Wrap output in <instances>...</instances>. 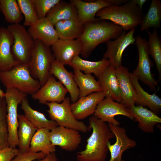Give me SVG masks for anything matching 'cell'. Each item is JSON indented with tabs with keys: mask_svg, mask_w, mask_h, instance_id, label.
Instances as JSON below:
<instances>
[{
	"mask_svg": "<svg viewBox=\"0 0 161 161\" xmlns=\"http://www.w3.org/2000/svg\"><path fill=\"white\" fill-rule=\"evenodd\" d=\"M138 55L137 66L132 73L138 80L148 86L152 91H156L158 83L151 71L152 63L149 57L148 41L138 35L135 38Z\"/></svg>",
	"mask_w": 161,
	"mask_h": 161,
	"instance_id": "cell-9",
	"label": "cell"
},
{
	"mask_svg": "<svg viewBox=\"0 0 161 161\" xmlns=\"http://www.w3.org/2000/svg\"><path fill=\"white\" fill-rule=\"evenodd\" d=\"M127 0H97L86 1L81 0H71L70 1L75 7L78 13V19L81 24L96 21L95 16L97 12L102 9L109 6L120 5Z\"/></svg>",
	"mask_w": 161,
	"mask_h": 161,
	"instance_id": "cell-10",
	"label": "cell"
},
{
	"mask_svg": "<svg viewBox=\"0 0 161 161\" xmlns=\"http://www.w3.org/2000/svg\"><path fill=\"white\" fill-rule=\"evenodd\" d=\"M67 92L68 91L61 82L50 75L45 84L31 97L42 104L48 102L61 103Z\"/></svg>",
	"mask_w": 161,
	"mask_h": 161,
	"instance_id": "cell-12",
	"label": "cell"
},
{
	"mask_svg": "<svg viewBox=\"0 0 161 161\" xmlns=\"http://www.w3.org/2000/svg\"><path fill=\"white\" fill-rule=\"evenodd\" d=\"M49 136L53 145L59 146L63 150L69 151L76 150L82 140L79 131L59 126L50 131Z\"/></svg>",
	"mask_w": 161,
	"mask_h": 161,
	"instance_id": "cell-14",
	"label": "cell"
},
{
	"mask_svg": "<svg viewBox=\"0 0 161 161\" xmlns=\"http://www.w3.org/2000/svg\"><path fill=\"white\" fill-rule=\"evenodd\" d=\"M21 11L24 18V25L30 27L39 19L33 0H17Z\"/></svg>",
	"mask_w": 161,
	"mask_h": 161,
	"instance_id": "cell-36",
	"label": "cell"
},
{
	"mask_svg": "<svg viewBox=\"0 0 161 161\" xmlns=\"http://www.w3.org/2000/svg\"><path fill=\"white\" fill-rule=\"evenodd\" d=\"M59 39H77L82 33L84 25L78 19L59 21L54 25Z\"/></svg>",
	"mask_w": 161,
	"mask_h": 161,
	"instance_id": "cell-29",
	"label": "cell"
},
{
	"mask_svg": "<svg viewBox=\"0 0 161 161\" xmlns=\"http://www.w3.org/2000/svg\"><path fill=\"white\" fill-rule=\"evenodd\" d=\"M105 97L104 92L100 91L79 97L76 102L71 104L75 118L79 120H83L94 114L98 104Z\"/></svg>",
	"mask_w": 161,
	"mask_h": 161,
	"instance_id": "cell-17",
	"label": "cell"
},
{
	"mask_svg": "<svg viewBox=\"0 0 161 161\" xmlns=\"http://www.w3.org/2000/svg\"><path fill=\"white\" fill-rule=\"evenodd\" d=\"M73 69L74 79L79 91V98L102 91L98 81L91 74L83 73L80 70Z\"/></svg>",
	"mask_w": 161,
	"mask_h": 161,
	"instance_id": "cell-30",
	"label": "cell"
},
{
	"mask_svg": "<svg viewBox=\"0 0 161 161\" xmlns=\"http://www.w3.org/2000/svg\"><path fill=\"white\" fill-rule=\"evenodd\" d=\"M122 103L126 108L135 105V92L128 69L123 66L115 68Z\"/></svg>",
	"mask_w": 161,
	"mask_h": 161,
	"instance_id": "cell-22",
	"label": "cell"
},
{
	"mask_svg": "<svg viewBox=\"0 0 161 161\" xmlns=\"http://www.w3.org/2000/svg\"><path fill=\"white\" fill-rule=\"evenodd\" d=\"M33 161H58V159L55 152H54L47 154L43 159Z\"/></svg>",
	"mask_w": 161,
	"mask_h": 161,
	"instance_id": "cell-40",
	"label": "cell"
},
{
	"mask_svg": "<svg viewBox=\"0 0 161 161\" xmlns=\"http://www.w3.org/2000/svg\"><path fill=\"white\" fill-rule=\"evenodd\" d=\"M135 29H133L127 33L123 31L115 40L106 42L107 48L103 58L107 59L112 66L116 68L122 65L123 52L130 45L135 44Z\"/></svg>",
	"mask_w": 161,
	"mask_h": 161,
	"instance_id": "cell-11",
	"label": "cell"
},
{
	"mask_svg": "<svg viewBox=\"0 0 161 161\" xmlns=\"http://www.w3.org/2000/svg\"><path fill=\"white\" fill-rule=\"evenodd\" d=\"M126 109L138 122V128L145 132H153L154 126L161 123V118L157 114L145 107L134 105Z\"/></svg>",
	"mask_w": 161,
	"mask_h": 161,
	"instance_id": "cell-23",
	"label": "cell"
},
{
	"mask_svg": "<svg viewBox=\"0 0 161 161\" xmlns=\"http://www.w3.org/2000/svg\"><path fill=\"white\" fill-rule=\"evenodd\" d=\"M92 133L87 140L85 149L77 153L78 161H106L109 151L107 144L114 138L108 125L94 115L89 119Z\"/></svg>",
	"mask_w": 161,
	"mask_h": 161,
	"instance_id": "cell-1",
	"label": "cell"
},
{
	"mask_svg": "<svg viewBox=\"0 0 161 161\" xmlns=\"http://www.w3.org/2000/svg\"><path fill=\"white\" fill-rule=\"evenodd\" d=\"M47 155L41 152L33 153L30 151L26 152H19L11 161H33L43 159Z\"/></svg>",
	"mask_w": 161,
	"mask_h": 161,
	"instance_id": "cell-38",
	"label": "cell"
},
{
	"mask_svg": "<svg viewBox=\"0 0 161 161\" xmlns=\"http://www.w3.org/2000/svg\"><path fill=\"white\" fill-rule=\"evenodd\" d=\"M161 21V3L159 0H152L148 10L140 23V31L151 28H160Z\"/></svg>",
	"mask_w": 161,
	"mask_h": 161,
	"instance_id": "cell-32",
	"label": "cell"
},
{
	"mask_svg": "<svg viewBox=\"0 0 161 161\" xmlns=\"http://www.w3.org/2000/svg\"><path fill=\"white\" fill-rule=\"evenodd\" d=\"M21 104V108L24 115L37 129H47L51 130L58 126L54 121L47 119L44 114L32 109L27 97L22 100Z\"/></svg>",
	"mask_w": 161,
	"mask_h": 161,
	"instance_id": "cell-27",
	"label": "cell"
},
{
	"mask_svg": "<svg viewBox=\"0 0 161 161\" xmlns=\"http://www.w3.org/2000/svg\"><path fill=\"white\" fill-rule=\"evenodd\" d=\"M5 98L7 107V122L9 146L16 148L18 145V107L27 95L14 88H7Z\"/></svg>",
	"mask_w": 161,
	"mask_h": 161,
	"instance_id": "cell-7",
	"label": "cell"
},
{
	"mask_svg": "<svg viewBox=\"0 0 161 161\" xmlns=\"http://www.w3.org/2000/svg\"><path fill=\"white\" fill-rule=\"evenodd\" d=\"M5 94L0 88V96L1 97H5Z\"/></svg>",
	"mask_w": 161,
	"mask_h": 161,
	"instance_id": "cell-42",
	"label": "cell"
},
{
	"mask_svg": "<svg viewBox=\"0 0 161 161\" xmlns=\"http://www.w3.org/2000/svg\"><path fill=\"white\" fill-rule=\"evenodd\" d=\"M0 10L9 23L18 24L22 20V14L16 0H0Z\"/></svg>",
	"mask_w": 161,
	"mask_h": 161,
	"instance_id": "cell-33",
	"label": "cell"
},
{
	"mask_svg": "<svg viewBox=\"0 0 161 161\" xmlns=\"http://www.w3.org/2000/svg\"><path fill=\"white\" fill-rule=\"evenodd\" d=\"M55 59L50 46L40 41L34 40L30 58L27 64L31 75L39 81L41 86L50 75L51 64Z\"/></svg>",
	"mask_w": 161,
	"mask_h": 161,
	"instance_id": "cell-5",
	"label": "cell"
},
{
	"mask_svg": "<svg viewBox=\"0 0 161 161\" xmlns=\"http://www.w3.org/2000/svg\"><path fill=\"white\" fill-rule=\"evenodd\" d=\"M50 75L57 78L69 93L71 101L76 102L79 98V91L75 81L73 74L68 71L64 65L55 59L50 69Z\"/></svg>",
	"mask_w": 161,
	"mask_h": 161,
	"instance_id": "cell-19",
	"label": "cell"
},
{
	"mask_svg": "<svg viewBox=\"0 0 161 161\" xmlns=\"http://www.w3.org/2000/svg\"><path fill=\"white\" fill-rule=\"evenodd\" d=\"M7 107L4 97L0 96V149L9 146Z\"/></svg>",
	"mask_w": 161,
	"mask_h": 161,
	"instance_id": "cell-35",
	"label": "cell"
},
{
	"mask_svg": "<svg viewBox=\"0 0 161 161\" xmlns=\"http://www.w3.org/2000/svg\"><path fill=\"white\" fill-rule=\"evenodd\" d=\"M110 64L109 61L104 58L99 61H93L83 59L77 55L69 65L73 69L84 72L85 74H94L98 78Z\"/></svg>",
	"mask_w": 161,
	"mask_h": 161,
	"instance_id": "cell-28",
	"label": "cell"
},
{
	"mask_svg": "<svg viewBox=\"0 0 161 161\" xmlns=\"http://www.w3.org/2000/svg\"><path fill=\"white\" fill-rule=\"evenodd\" d=\"M131 80L135 92V104L143 107H147L157 114L161 112V99L155 93L149 94L140 84L138 80L132 73H130Z\"/></svg>",
	"mask_w": 161,
	"mask_h": 161,
	"instance_id": "cell-24",
	"label": "cell"
},
{
	"mask_svg": "<svg viewBox=\"0 0 161 161\" xmlns=\"http://www.w3.org/2000/svg\"><path fill=\"white\" fill-rule=\"evenodd\" d=\"M50 131L47 129L37 130L31 141L30 151L41 152L47 155L55 152V146L52 145L49 138Z\"/></svg>",
	"mask_w": 161,
	"mask_h": 161,
	"instance_id": "cell-31",
	"label": "cell"
},
{
	"mask_svg": "<svg viewBox=\"0 0 161 161\" xmlns=\"http://www.w3.org/2000/svg\"><path fill=\"white\" fill-rule=\"evenodd\" d=\"M70 98L66 97L61 103L48 102L47 110L51 120L58 126L76 130L83 133L90 129L83 122L77 120L74 115L71 108Z\"/></svg>",
	"mask_w": 161,
	"mask_h": 161,
	"instance_id": "cell-6",
	"label": "cell"
},
{
	"mask_svg": "<svg viewBox=\"0 0 161 161\" xmlns=\"http://www.w3.org/2000/svg\"><path fill=\"white\" fill-rule=\"evenodd\" d=\"M19 152L18 149L10 146L0 149V161H11Z\"/></svg>",
	"mask_w": 161,
	"mask_h": 161,
	"instance_id": "cell-39",
	"label": "cell"
},
{
	"mask_svg": "<svg viewBox=\"0 0 161 161\" xmlns=\"http://www.w3.org/2000/svg\"><path fill=\"white\" fill-rule=\"evenodd\" d=\"M149 36L148 44L149 55L154 59L158 72L159 79L161 78V41L157 30L154 29L151 33L148 30H146Z\"/></svg>",
	"mask_w": 161,
	"mask_h": 161,
	"instance_id": "cell-34",
	"label": "cell"
},
{
	"mask_svg": "<svg viewBox=\"0 0 161 161\" xmlns=\"http://www.w3.org/2000/svg\"><path fill=\"white\" fill-rule=\"evenodd\" d=\"M39 19L45 18L48 13L61 0H33Z\"/></svg>",
	"mask_w": 161,
	"mask_h": 161,
	"instance_id": "cell-37",
	"label": "cell"
},
{
	"mask_svg": "<svg viewBox=\"0 0 161 161\" xmlns=\"http://www.w3.org/2000/svg\"><path fill=\"white\" fill-rule=\"evenodd\" d=\"M98 78L97 81L102 91L105 95V97L111 98L116 102L121 103L120 90L116 74L115 68L109 65Z\"/></svg>",
	"mask_w": 161,
	"mask_h": 161,
	"instance_id": "cell-21",
	"label": "cell"
},
{
	"mask_svg": "<svg viewBox=\"0 0 161 161\" xmlns=\"http://www.w3.org/2000/svg\"><path fill=\"white\" fill-rule=\"evenodd\" d=\"M0 81L7 88L16 89L27 95H32L41 87L33 78L27 64L19 63L10 70L0 72Z\"/></svg>",
	"mask_w": 161,
	"mask_h": 161,
	"instance_id": "cell-4",
	"label": "cell"
},
{
	"mask_svg": "<svg viewBox=\"0 0 161 161\" xmlns=\"http://www.w3.org/2000/svg\"><path fill=\"white\" fill-rule=\"evenodd\" d=\"M108 125L116 138V142L114 144H111L110 141L107 144L111 155L109 161H122L123 153L128 149L135 147L137 143L129 137L124 127L110 123Z\"/></svg>",
	"mask_w": 161,
	"mask_h": 161,
	"instance_id": "cell-15",
	"label": "cell"
},
{
	"mask_svg": "<svg viewBox=\"0 0 161 161\" xmlns=\"http://www.w3.org/2000/svg\"><path fill=\"white\" fill-rule=\"evenodd\" d=\"M120 26L112 22L98 19L84 25L83 32L76 39L82 47L80 53L84 58L88 57L99 44L115 39L123 32Z\"/></svg>",
	"mask_w": 161,
	"mask_h": 161,
	"instance_id": "cell-2",
	"label": "cell"
},
{
	"mask_svg": "<svg viewBox=\"0 0 161 161\" xmlns=\"http://www.w3.org/2000/svg\"><path fill=\"white\" fill-rule=\"evenodd\" d=\"M94 116L108 124L119 125L120 122L114 118L115 116L121 115L133 120L132 115L121 103H119L111 98L106 97L97 105Z\"/></svg>",
	"mask_w": 161,
	"mask_h": 161,
	"instance_id": "cell-13",
	"label": "cell"
},
{
	"mask_svg": "<svg viewBox=\"0 0 161 161\" xmlns=\"http://www.w3.org/2000/svg\"><path fill=\"white\" fill-rule=\"evenodd\" d=\"M28 31L34 40L40 41L50 47L59 39L54 26L46 17L39 19L29 27Z\"/></svg>",
	"mask_w": 161,
	"mask_h": 161,
	"instance_id": "cell-20",
	"label": "cell"
},
{
	"mask_svg": "<svg viewBox=\"0 0 161 161\" xmlns=\"http://www.w3.org/2000/svg\"><path fill=\"white\" fill-rule=\"evenodd\" d=\"M7 28L14 38L12 51L14 57L19 63L28 64L34 40L28 30L19 23L12 24Z\"/></svg>",
	"mask_w": 161,
	"mask_h": 161,
	"instance_id": "cell-8",
	"label": "cell"
},
{
	"mask_svg": "<svg viewBox=\"0 0 161 161\" xmlns=\"http://www.w3.org/2000/svg\"><path fill=\"white\" fill-rule=\"evenodd\" d=\"M17 135L20 152L30 151L31 140L38 130L24 115L18 114Z\"/></svg>",
	"mask_w": 161,
	"mask_h": 161,
	"instance_id": "cell-26",
	"label": "cell"
},
{
	"mask_svg": "<svg viewBox=\"0 0 161 161\" xmlns=\"http://www.w3.org/2000/svg\"><path fill=\"white\" fill-rule=\"evenodd\" d=\"M55 60L63 64L69 65L73 58L80 54L81 43L77 39L58 40L51 46Z\"/></svg>",
	"mask_w": 161,
	"mask_h": 161,
	"instance_id": "cell-16",
	"label": "cell"
},
{
	"mask_svg": "<svg viewBox=\"0 0 161 161\" xmlns=\"http://www.w3.org/2000/svg\"><path fill=\"white\" fill-rule=\"evenodd\" d=\"M147 1V0H134L135 4L141 10H142L143 4Z\"/></svg>",
	"mask_w": 161,
	"mask_h": 161,
	"instance_id": "cell-41",
	"label": "cell"
},
{
	"mask_svg": "<svg viewBox=\"0 0 161 161\" xmlns=\"http://www.w3.org/2000/svg\"><path fill=\"white\" fill-rule=\"evenodd\" d=\"M13 41V37L8 28L0 27V72L10 70L19 64L12 52Z\"/></svg>",
	"mask_w": 161,
	"mask_h": 161,
	"instance_id": "cell-18",
	"label": "cell"
},
{
	"mask_svg": "<svg viewBox=\"0 0 161 161\" xmlns=\"http://www.w3.org/2000/svg\"><path fill=\"white\" fill-rule=\"evenodd\" d=\"M96 16L101 20H109L121 27L124 31L135 29L144 16L134 0H128L122 5H114L104 7Z\"/></svg>",
	"mask_w": 161,
	"mask_h": 161,
	"instance_id": "cell-3",
	"label": "cell"
},
{
	"mask_svg": "<svg viewBox=\"0 0 161 161\" xmlns=\"http://www.w3.org/2000/svg\"><path fill=\"white\" fill-rule=\"evenodd\" d=\"M46 17L54 26L61 21L78 19L77 9L72 2L61 0L47 14Z\"/></svg>",
	"mask_w": 161,
	"mask_h": 161,
	"instance_id": "cell-25",
	"label": "cell"
}]
</instances>
